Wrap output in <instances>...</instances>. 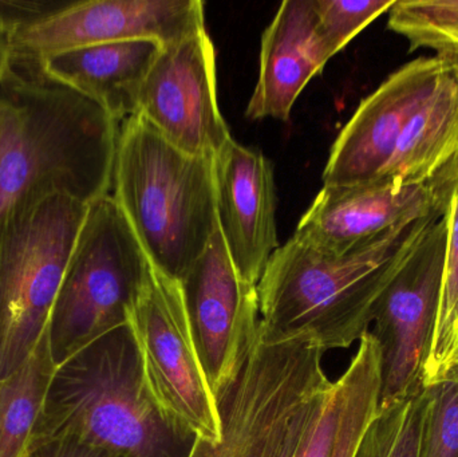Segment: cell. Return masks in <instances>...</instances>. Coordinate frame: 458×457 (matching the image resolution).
Segmentation results:
<instances>
[{"instance_id": "5", "label": "cell", "mask_w": 458, "mask_h": 457, "mask_svg": "<svg viewBox=\"0 0 458 457\" xmlns=\"http://www.w3.org/2000/svg\"><path fill=\"white\" fill-rule=\"evenodd\" d=\"M152 262L112 195L89 204L48 319L55 365L125 326Z\"/></svg>"}, {"instance_id": "14", "label": "cell", "mask_w": 458, "mask_h": 457, "mask_svg": "<svg viewBox=\"0 0 458 457\" xmlns=\"http://www.w3.org/2000/svg\"><path fill=\"white\" fill-rule=\"evenodd\" d=\"M214 174L217 225L225 249L240 276L258 286L280 247L271 161L231 139L214 157Z\"/></svg>"}, {"instance_id": "25", "label": "cell", "mask_w": 458, "mask_h": 457, "mask_svg": "<svg viewBox=\"0 0 458 457\" xmlns=\"http://www.w3.org/2000/svg\"><path fill=\"white\" fill-rule=\"evenodd\" d=\"M72 0H0V34L13 37L51 18Z\"/></svg>"}, {"instance_id": "21", "label": "cell", "mask_w": 458, "mask_h": 457, "mask_svg": "<svg viewBox=\"0 0 458 457\" xmlns=\"http://www.w3.org/2000/svg\"><path fill=\"white\" fill-rule=\"evenodd\" d=\"M387 27L409 42V51H435L458 61V0H395Z\"/></svg>"}, {"instance_id": "19", "label": "cell", "mask_w": 458, "mask_h": 457, "mask_svg": "<svg viewBox=\"0 0 458 457\" xmlns=\"http://www.w3.org/2000/svg\"><path fill=\"white\" fill-rule=\"evenodd\" d=\"M55 368L46 329L26 361L0 378V457L31 453Z\"/></svg>"}, {"instance_id": "27", "label": "cell", "mask_w": 458, "mask_h": 457, "mask_svg": "<svg viewBox=\"0 0 458 457\" xmlns=\"http://www.w3.org/2000/svg\"><path fill=\"white\" fill-rule=\"evenodd\" d=\"M27 457H114L72 440H51L32 448Z\"/></svg>"}, {"instance_id": "1", "label": "cell", "mask_w": 458, "mask_h": 457, "mask_svg": "<svg viewBox=\"0 0 458 457\" xmlns=\"http://www.w3.org/2000/svg\"><path fill=\"white\" fill-rule=\"evenodd\" d=\"M120 123L101 105L13 50L0 78V231L50 195H110Z\"/></svg>"}, {"instance_id": "24", "label": "cell", "mask_w": 458, "mask_h": 457, "mask_svg": "<svg viewBox=\"0 0 458 457\" xmlns=\"http://www.w3.org/2000/svg\"><path fill=\"white\" fill-rule=\"evenodd\" d=\"M320 37L333 58L363 29L382 13H389L395 0H314Z\"/></svg>"}, {"instance_id": "9", "label": "cell", "mask_w": 458, "mask_h": 457, "mask_svg": "<svg viewBox=\"0 0 458 457\" xmlns=\"http://www.w3.org/2000/svg\"><path fill=\"white\" fill-rule=\"evenodd\" d=\"M446 223L443 215L416 254L387 287L369 332L381 349L379 407L419 396L440 306L445 267Z\"/></svg>"}, {"instance_id": "22", "label": "cell", "mask_w": 458, "mask_h": 457, "mask_svg": "<svg viewBox=\"0 0 458 457\" xmlns=\"http://www.w3.org/2000/svg\"><path fill=\"white\" fill-rule=\"evenodd\" d=\"M427 396L379 407L352 457H419Z\"/></svg>"}, {"instance_id": "15", "label": "cell", "mask_w": 458, "mask_h": 457, "mask_svg": "<svg viewBox=\"0 0 458 457\" xmlns=\"http://www.w3.org/2000/svg\"><path fill=\"white\" fill-rule=\"evenodd\" d=\"M435 209L427 182L400 187L371 180L323 185L293 236L320 254L338 257Z\"/></svg>"}, {"instance_id": "6", "label": "cell", "mask_w": 458, "mask_h": 457, "mask_svg": "<svg viewBox=\"0 0 458 457\" xmlns=\"http://www.w3.org/2000/svg\"><path fill=\"white\" fill-rule=\"evenodd\" d=\"M88 207L50 195L0 231V378L26 361L47 329Z\"/></svg>"}, {"instance_id": "4", "label": "cell", "mask_w": 458, "mask_h": 457, "mask_svg": "<svg viewBox=\"0 0 458 457\" xmlns=\"http://www.w3.org/2000/svg\"><path fill=\"white\" fill-rule=\"evenodd\" d=\"M112 190L152 265L182 281L217 230L214 158L179 149L131 115L120 129Z\"/></svg>"}, {"instance_id": "3", "label": "cell", "mask_w": 458, "mask_h": 457, "mask_svg": "<svg viewBox=\"0 0 458 457\" xmlns=\"http://www.w3.org/2000/svg\"><path fill=\"white\" fill-rule=\"evenodd\" d=\"M51 440L114 457H188L196 442L174 429L148 396L128 325L56 365L34 447Z\"/></svg>"}, {"instance_id": "26", "label": "cell", "mask_w": 458, "mask_h": 457, "mask_svg": "<svg viewBox=\"0 0 458 457\" xmlns=\"http://www.w3.org/2000/svg\"><path fill=\"white\" fill-rule=\"evenodd\" d=\"M341 415V394L334 381L314 428L296 457H333Z\"/></svg>"}, {"instance_id": "23", "label": "cell", "mask_w": 458, "mask_h": 457, "mask_svg": "<svg viewBox=\"0 0 458 457\" xmlns=\"http://www.w3.org/2000/svg\"><path fill=\"white\" fill-rule=\"evenodd\" d=\"M427 405L419 457H458V385L441 381L425 388Z\"/></svg>"}, {"instance_id": "11", "label": "cell", "mask_w": 458, "mask_h": 457, "mask_svg": "<svg viewBox=\"0 0 458 457\" xmlns=\"http://www.w3.org/2000/svg\"><path fill=\"white\" fill-rule=\"evenodd\" d=\"M180 284L201 367L216 397L234 380L258 335V286L237 273L219 225Z\"/></svg>"}, {"instance_id": "7", "label": "cell", "mask_w": 458, "mask_h": 457, "mask_svg": "<svg viewBox=\"0 0 458 457\" xmlns=\"http://www.w3.org/2000/svg\"><path fill=\"white\" fill-rule=\"evenodd\" d=\"M325 353L310 338L269 343L258 330L236 377L216 394L222 439L196 440L188 457H276L299 410L333 385Z\"/></svg>"}, {"instance_id": "10", "label": "cell", "mask_w": 458, "mask_h": 457, "mask_svg": "<svg viewBox=\"0 0 458 457\" xmlns=\"http://www.w3.org/2000/svg\"><path fill=\"white\" fill-rule=\"evenodd\" d=\"M136 115L190 155L214 158L232 139L217 99L216 53L206 26L161 45Z\"/></svg>"}, {"instance_id": "16", "label": "cell", "mask_w": 458, "mask_h": 457, "mask_svg": "<svg viewBox=\"0 0 458 457\" xmlns=\"http://www.w3.org/2000/svg\"><path fill=\"white\" fill-rule=\"evenodd\" d=\"M330 59L314 0L283 2L261 38L258 82L247 117L290 120L296 99Z\"/></svg>"}, {"instance_id": "18", "label": "cell", "mask_w": 458, "mask_h": 457, "mask_svg": "<svg viewBox=\"0 0 458 457\" xmlns=\"http://www.w3.org/2000/svg\"><path fill=\"white\" fill-rule=\"evenodd\" d=\"M458 152V61L414 113L377 182L411 187L425 184Z\"/></svg>"}, {"instance_id": "28", "label": "cell", "mask_w": 458, "mask_h": 457, "mask_svg": "<svg viewBox=\"0 0 458 457\" xmlns=\"http://www.w3.org/2000/svg\"><path fill=\"white\" fill-rule=\"evenodd\" d=\"M441 381H451L458 385V337L438 383Z\"/></svg>"}, {"instance_id": "2", "label": "cell", "mask_w": 458, "mask_h": 457, "mask_svg": "<svg viewBox=\"0 0 458 457\" xmlns=\"http://www.w3.org/2000/svg\"><path fill=\"white\" fill-rule=\"evenodd\" d=\"M440 216L435 209L338 257L320 254L293 236L272 255L258 284L261 340L307 337L325 351L360 343L382 295Z\"/></svg>"}, {"instance_id": "29", "label": "cell", "mask_w": 458, "mask_h": 457, "mask_svg": "<svg viewBox=\"0 0 458 457\" xmlns=\"http://www.w3.org/2000/svg\"><path fill=\"white\" fill-rule=\"evenodd\" d=\"M11 53H13L11 37L0 34V78H2L3 72H4L5 67H7L8 61H10Z\"/></svg>"}, {"instance_id": "20", "label": "cell", "mask_w": 458, "mask_h": 457, "mask_svg": "<svg viewBox=\"0 0 458 457\" xmlns=\"http://www.w3.org/2000/svg\"><path fill=\"white\" fill-rule=\"evenodd\" d=\"M427 184L435 208L445 219L446 252L437 321L425 365V388L440 381L458 337V152Z\"/></svg>"}, {"instance_id": "12", "label": "cell", "mask_w": 458, "mask_h": 457, "mask_svg": "<svg viewBox=\"0 0 458 457\" xmlns=\"http://www.w3.org/2000/svg\"><path fill=\"white\" fill-rule=\"evenodd\" d=\"M454 59L420 56L393 72L360 102L331 147L325 185L371 182L394 152L414 113L429 98Z\"/></svg>"}, {"instance_id": "17", "label": "cell", "mask_w": 458, "mask_h": 457, "mask_svg": "<svg viewBox=\"0 0 458 457\" xmlns=\"http://www.w3.org/2000/svg\"><path fill=\"white\" fill-rule=\"evenodd\" d=\"M152 39L74 48L43 58L48 74L101 105L118 123L136 115L140 91L160 51Z\"/></svg>"}, {"instance_id": "8", "label": "cell", "mask_w": 458, "mask_h": 457, "mask_svg": "<svg viewBox=\"0 0 458 457\" xmlns=\"http://www.w3.org/2000/svg\"><path fill=\"white\" fill-rule=\"evenodd\" d=\"M148 396L177 431L222 439L219 407L201 367L182 284L152 265L126 318Z\"/></svg>"}, {"instance_id": "13", "label": "cell", "mask_w": 458, "mask_h": 457, "mask_svg": "<svg viewBox=\"0 0 458 457\" xmlns=\"http://www.w3.org/2000/svg\"><path fill=\"white\" fill-rule=\"evenodd\" d=\"M206 26L200 0H72L69 7L11 37L13 50L43 59L123 40L174 42Z\"/></svg>"}]
</instances>
